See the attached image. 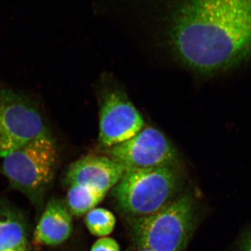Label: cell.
Wrapping results in <instances>:
<instances>
[{"mask_svg": "<svg viewBox=\"0 0 251 251\" xmlns=\"http://www.w3.org/2000/svg\"><path fill=\"white\" fill-rule=\"evenodd\" d=\"M73 230L72 214L67 204L59 199L50 201L34 234L36 246H58L70 237Z\"/></svg>", "mask_w": 251, "mask_h": 251, "instance_id": "obj_9", "label": "cell"}, {"mask_svg": "<svg viewBox=\"0 0 251 251\" xmlns=\"http://www.w3.org/2000/svg\"><path fill=\"white\" fill-rule=\"evenodd\" d=\"M170 36L176 56L195 72L237 67L251 57V0H179Z\"/></svg>", "mask_w": 251, "mask_h": 251, "instance_id": "obj_1", "label": "cell"}, {"mask_svg": "<svg viewBox=\"0 0 251 251\" xmlns=\"http://www.w3.org/2000/svg\"><path fill=\"white\" fill-rule=\"evenodd\" d=\"M58 162V150L47 131L4 157L1 173L13 188L33 202H40L54 179Z\"/></svg>", "mask_w": 251, "mask_h": 251, "instance_id": "obj_2", "label": "cell"}, {"mask_svg": "<svg viewBox=\"0 0 251 251\" xmlns=\"http://www.w3.org/2000/svg\"><path fill=\"white\" fill-rule=\"evenodd\" d=\"M85 222L90 233L105 237L113 232L116 219L111 211L103 208H94L85 215Z\"/></svg>", "mask_w": 251, "mask_h": 251, "instance_id": "obj_12", "label": "cell"}, {"mask_svg": "<svg viewBox=\"0 0 251 251\" xmlns=\"http://www.w3.org/2000/svg\"><path fill=\"white\" fill-rule=\"evenodd\" d=\"M106 193L81 185L69 186L67 206L71 214L76 216L86 215L103 201Z\"/></svg>", "mask_w": 251, "mask_h": 251, "instance_id": "obj_11", "label": "cell"}, {"mask_svg": "<svg viewBox=\"0 0 251 251\" xmlns=\"http://www.w3.org/2000/svg\"><path fill=\"white\" fill-rule=\"evenodd\" d=\"M126 171L124 165L107 155H89L71 165L66 181L69 186L81 185L107 193L120 182Z\"/></svg>", "mask_w": 251, "mask_h": 251, "instance_id": "obj_8", "label": "cell"}, {"mask_svg": "<svg viewBox=\"0 0 251 251\" xmlns=\"http://www.w3.org/2000/svg\"><path fill=\"white\" fill-rule=\"evenodd\" d=\"M27 244V227L22 215L16 209L0 204V251Z\"/></svg>", "mask_w": 251, "mask_h": 251, "instance_id": "obj_10", "label": "cell"}, {"mask_svg": "<svg viewBox=\"0 0 251 251\" xmlns=\"http://www.w3.org/2000/svg\"><path fill=\"white\" fill-rule=\"evenodd\" d=\"M27 244H23V245L20 246L14 249H10V250L4 251H27Z\"/></svg>", "mask_w": 251, "mask_h": 251, "instance_id": "obj_14", "label": "cell"}, {"mask_svg": "<svg viewBox=\"0 0 251 251\" xmlns=\"http://www.w3.org/2000/svg\"><path fill=\"white\" fill-rule=\"evenodd\" d=\"M45 122L34 102L9 88H0V158L46 133Z\"/></svg>", "mask_w": 251, "mask_h": 251, "instance_id": "obj_5", "label": "cell"}, {"mask_svg": "<svg viewBox=\"0 0 251 251\" xmlns=\"http://www.w3.org/2000/svg\"><path fill=\"white\" fill-rule=\"evenodd\" d=\"M90 251H121L118 243L110 237H100L94 242Z\"/></svg>", "mask_w": 251, "mask_h": 251, "instance_id": "obj_13", "label": "cell"}, {"mask_svg": "<svg viewBox=\"0 0 251 251\" xmlns=\"http://www.w3.org/2000/svg\"><path fill=\"white\" fill-rule=\"evenodd\" d=\"M193 198L183 195L150 215L135 218L132 226L139 247L155 251H184L195 224Z\"/></svg>", "mask_w": 251, "mask_h": 251, "instance_id": "obj_4", "label": "cell"}, {"mask_svg": "<svg viewBox=\"0 0 251 251\" xmlns=\"http://www.w3.org/2000/svg\"><path fill=\"white\" fill-rule=\"evenodd\" d=\"M181 184L175 166L127 169L114 187L122 210L135 218L150 215L175 199Z\"/></svg>", "mask_w": 251, "mask_h": 251, "instance_id": "obj_3", "label": "cell"}, {"mask_svg": "<svg viewBox=\"0 0 251 251\" xmlns=\"http://www.w3.org/2000/svg\"><path fill=\"white\" fill-rule=\"evenodd\" d=\"M137 251H155L152 250V249H148V248L145 247H139V249H138Z\"/></svg>", "mask_w": 251, "mask_h": 251, "instance_id": "obj_15", "label": "cell"}, {"mask_svg": "<svg viewBox=\"0 0 251 251\" xmlns=\"http://www.w3.org/2000/svg\"><path fill=\"white\" fill-rule=\"evenodd\" d=\"M145 127L138 109L121 90L107 92L102 99L99 116V145L111 148L135 136Z\"/></svg>", "mask_w": 251, "mask_h": 251, "instance_id": "obj_7", "label": "cell"}, {"mask_svg": "<svg viewBox=\"0 0 251 251\" xmlns=\"http://www.w3.org/2000/svg\"><path fill=\"white\" fill-rule=\"evenodd\" d=\"M105 155L117 160L127 169L175 166L178 153L161 130L144 127L130 140L105 149Z\"/></svg>", "mask_w": 251, "mask_h": 251, "instance_id": "obj_6", "label": "cell"}, {"mask_svg": "<svg viewBox=\"0 0 251 251\" xmlns=\"http://www.w3.org/2000/svg\"><path fill=\"white\" fill-rule=\"evenodd\" d=\"M244 251H251V240L249 241V244H247L245 250H244Z\"/></svg>", "mask_w": 251, "mask_h": 251, "instance_id": "obj_16", "label": "cell"}]
</instances>
